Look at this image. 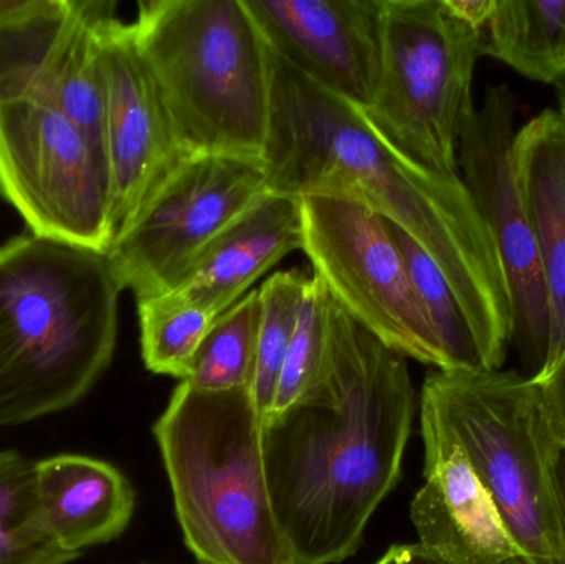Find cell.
I'll return each mask as SVG.
<instances>
[{
    "label": "cell",
    "mask_w": 565,
    "mask_h": 564,
    "mask_svg": "<svg viewBox=\"0 0 565 564\" xmlns=\"http://www.w3.org/2000/svg\"><path fill=\"white\" fill-rule=\"evenodd\" d=\"M262 159L274 194L352 199L420 245L501 370L511 347L510 291L493 237L460 175L418 164L361 108L319 88L275 53L274 108Z\"/></svg>",
    "instance_id": "cell-1"
},
{
    "label": "cell",
    "mask_w": 565,
    "mask_h": 564,
    "mask_svg": "<svg viewBox=\"0 0 565 564\" xmlns=\"http://www.w3.org/2000/svg\"><path fill=\"white\" fill-rule=\"evenodd\" d=\"M415 404L405 358L332 300L328 376L262 427L271 506L295 564L355 555L401 480Z\"/></svg>",
    "instance_id": "cell-2"
},
{
    "label": "cell",
    "mask_w": 565,
    "mask_h": 564,
    "mask_svg": "<svg viewBox=\"0 0 565 564\" xmlns=\"http://www.w3.org/2000/svg\"><path fill=\"white\" fill-rule=\"evenodd\" d=\"M122 290L105 252L33 234L0 245V429L85 400L111 364Z\"/></svg>",
    "instance_id": "cell-3"
},
{
    "label": "cell",
    "mask_w": 565,
    "mask_h": 564,
    "mask_svg": "<svg viewBox=\"0 0 565 564\" xmlns=\"http://www.w3.org/2000/svg\"><path fill=\"white\" fill-rule=\"evenodd\" d=\"M131 26L185 158H264L274 52L244 0H145Z\"/></svg>",
    "instance_id": "cell-4"
},
{
    "label": "cell",
    "mask_w": 565,
    "mask_h": 564,
    "mask_svg": "<svg viewBox=\"0 0 565 564\" xmlns=\"http://www.w3.org/2000/svg\"><path fill=\"white\" fill-rule=\"evenodd\" d=\"M250 390L179 383L152 427L185 545L201 564H295L265 476Z\"/></svg>",
    "instance_id": "cell-5"
},
{
    "label": "cell",
    "mask_w": 565,
    "mask_h": 564,
    "mask_svg": "<svg viewBox=\"0 0 565 564\" xmlns=\"http://www.w3.org/2000/svg\"><path fill=\"white\" fill-rule=\"evenodd\" d=\"M420 421L460 447L521 553L556 562V466L565 446L541 384L518 371H434L422 387Z\"/></svg>",
    "instance_id": "cell-6"
},
{
    "label": "cell",
    "mask_w": 565,
    "mask_h": 564,
    "mask_svg": "<svg viewBox=\"0 0 565 564\" xmlns=\"http://www.w3.org/2000/svg\"><path fill=\"white\" fill-rule=\"evenodd\" d=\"M481 45L483 32L455 19L444 0H382L379 86L362 111L418 164L460 175L458 142L475 108Z\"/></svg>",
    "instance_id": "cell-7"
},
{
    "label": "cell",
    "mask_w": 565,
    "mask_h": 564,
    "mask_svg": "<svg viewBox=\"0 0 565 564\" xmlns=\"http://www.w3.org/2000/svg\"><path fill=\"white\" fill-rule=\"evenodd\" d=\"M299 199L301 251L332 300L395 353L447 370L391 222L352 199Z\"/></svg>",
    "instance_id": "cell-8"
},
{
    "label": "cell",
    "mask_w": 565,
    "mask_h": 564,
    "mask_svg": "<svg viewBox=\"0 0 565 564\" xmlns=\"http://www.w3.org/2000/svg\"><path fill=\"white\" fill-rule=\"evenodd\" d=\"M0 195L36 237L105 254L111 247L105 151L49 103L0 102Z\"/></svg>",
    "instance_id": "cell-9"
},
{
    "label": "cell",
    "mask_w": 565,
    "mask_h": 564,
    "mask_svg": "<svg viewBox=\"0 0 565 564\" xmlns=\"http://www.w3.org/2000/svg\"><path fill=\"white\" fill-rule=\"evenodd\" d=\"M516 132V96L508 85L490 86L461 129L458 171L503 267L521 374L540 384L551 373L553 324L543 258L514 168Z\"/></svg>",
    "instance_id": "cell-10"
},
{
    "label": "cell",
    "mask_w": 565,
    "mask_h": 564,
    "mask_svg": "<svg viewBox=\"0 0 565 564\" xmlns=\"http://www.w3.org/2000/svg\"><path fill=\"white\" fill-rule=\"evenodd\" d=\"M267 192L264 159H184L106 252L119 284L136 301L169 294L195 257Z\"/></svg>",
    "instance_id": "cell-11"
},
{
    "label": "cell",
    "mask_w": 565,
    "mask_h": 564,
    "mask_svg": "<svg viewBox=\"0 0 565 564\" xmlns=\"http://www.w3.org/2000/svg\"><path fill=\"white\" fill-rule=\"evenodd\" d=\"M115 9L106 0H0V102L49 103L105 151L103 33Z\"/></svg>",
    "instance_id": "cell-12"
},
{
    "label": "cell",
    "mask_w": 565,
    "mask_h": 564,
    "mask_svg": "<svg viewBox=\"0 0 565 564\" xmlns=\"http://www.w3.org/2000/svg\"><path fill=\"white\" fill-rule=\"evenodd\" d=\"M103 142L111 191L113 242L185 158L131 23L111 17L103 33Z\"/></svg>",
    "instance_id": "cell-13"
},
{
    "label": "cell",
    "mask_w": 565,
    "mask_h": 564,
    "mask_svg": "<svg viewBox=\"0 0 565 564\" xmlns=\"http://www.w3.org/2000/svg\"><path fill=\"white\" fill-rule=\"evenodd\" d=\"M275 55L331 95L371 108L382 0H244Z\"/></svg>",
    "instance_id": "cell-14"
},
{
    "label": "cell",
    "mask_w": 565,
    "mask_h": 564,
    "mask_svg": "<svg viewBox=\"0 0 565 564\" xmlns=\"http://www.w3.org/2000/svg\"><path fill=\"white\" fill-rule=\"evenodd\" d=\"M425 483L411 515L420 545L447 564H501L523 555L460 447L422 424Z\"/></svg>",
    "instance_id": "cell-15"
},
{
    "label": "cell",
    "mask_w": 565,
    "mask_h": 564,
    "mask_svg": "<svg viewBox=\"0 0 565 564\" xmlns=\"http://www.w3.org/2000/svg\"><path fill=\"white\" fill-rule=\"evenodd\" d=\"M301 248V199L268 191L195 257L166 295L218 317L286 255Z\"/></svg>",
    "instance_id": "cell-16"
},
{
    "label": "cell",
    "mask_w": 565,
    "mask_h": 564,
    "mask_svg": "<svg viewBox=\"0 0 565 564\" xmlns=\"http://www.w3.org/2000/svg\"><path fill=\"white\" fill-rule=\"evenodd\" d=\"M36 487L46 526L72 555L119 539L135 515L128 477L96 457L56 454L36 460Z\"/></svg>",
    "instance_id": "cell-17"
},
{
    "label": "cell",
    "mask_w": 565,
    "mask_h": 564,
    "mask_svg": "<svg viewBox=\"0 0 565 564\" xmlns=\"http://www.w3.org/2000/svg\"><path fill=\"white\" fill-rule=\"evenodd\" d=\"M514 168L536 232L551 301V371L565 353V115L547 108L518 129ZM551 374V373H550Z\"/></svg>",
    "instance_id": "cell-18"
},
{
    "label": "cell",
    "mask_w": 565,
    "mask_h": 564,
    "mask_svg": "<svg viewBox=\"0 0 565 564\" xmlns=\"http://www.w3.org/2000/svg\"><path fill=\"white\" fill-rule=\"evenodd\" d=\"M481 53L556 86L565 78V0H498Z\"/></svg>",
    "instance_id": "cell-19"
},
{
    "label": "cell",
    "mask_w": 565,
    "mask_h": 564,
    "mask_svg": "<svg viewBox=\"0 0 565 564\" xmlns=\"http://www.w3.org/2000/svg\"><path fill=\"white\" fill-rule=\"evenodd\" d=\"M43 519L36 487V460L0 450V564H70Z\"/></svg>",
    "instance_id": "cell-20"
},
{
    "label": "cell",
    "mask_w": 565,
    "mask_h": 564,
    "mask_svg": "<svg viewBox=\"0 0 565 564\" xmlns=\"http://www.w3.org/2000/svg\"><path fill=\"white\" fill-rule=\"evenodd\" d=\"M391 227L407 258L412 280L444 351L445 373L494 371L463 305L440 268L405 232L394 224Z\"/></svg>",
    "instance_id": "cell-21"
},
{
    "label": "cell",
    "mask_w": 565,
    "mask_h": 564,
    "mask_svg": "<svg viewBox=\"0 0 565 564\" xmlns=\"http://www.w3.org/2000/svg\"><path fill=\"white\" fill-rule=\"evenodd\" d=\"M260 290L218 315L181 383L201 391L250 390L260 331Z\"/></svg>",
    "instance_id": "cell-22"
},
{
    "label": "cell",
    "mask_w": 565,
    "mask_h": 564,
    "mask_svg": "<svg viewBox=\"0 0 565 564\" xmlns=\"http://www.w3.org/2000/svg\"><path fill=\"white\" fill-rule=\"evenodd\" d=\"M309 277L301 268L277 272L260 290L262 315L257 364L250 393L262 419H267L277 396L278 381L295 337Z\"/></svg>",
    "instance_id": "cell-23"
},
{
    "label": "cell",
    "mask_w": 565,
    "mask_h": 564,
    "mask_svg": "<svg viewBox=\"0 0 565 564\" xmlns=\"http://www.w3.org/2000/svg\"><path fill=\"white\" fill-rule=\"evenodd\" d=\"M141 353L151 373L184 381L189 368L217 320L211 311L182 304L169 295L138 300Z\"/></svg>",
    "instance_id": "cell-24"
},
{
    "label": "cell",
    "mask_w": 565,
    "mask_h": 564,
    "mask_svg": "<svg viewBox=\"0 0 565 564\" xmlns=\"http://www.w3.org/2000/svg\"><path fill=\"white\" fill-rule=\"evenodd\" d=\"M331 301L321 278L312 274L268 416L291 406L328 376L331 364Z\"/></svg>",
    "instance_id": "cell-25"
},
{
    "label": "cell",
    "mask_w": 565,
    "mask_h": 564,
    "mask_svg": "<svg viewBox=\"0 0 565 564\" xmlns=\"http://www.w3.org/2000/svg\"><path fill=\"white\" fill-rule=\"evenodd\" d=\"M540 384L544 400H546L547 409L553 416L557 433H559L565 446V353L556 368L551 371L550 376Z\"/></svg>",
    "instance_id": "cell-26"
},
{
    "label": "cell",
    "mask_w": 565,
    "mask_h": 564,
    "mask_svg": "<svg viewBox=\"0 0 565 564\" xmlns=\"http://www.w3.org/2000/svg\"><path fill=\"white\" fill-rule=\"evenodd\" d=\"M497 2L498 0H444L445 7L455 19L480 32L487 29Z\"/></svg>",
    "instance_id": "cell-27"
},
{
    "label": "cell",
    "mask_w": 565,
    "mask_h": 564,
    "mask_svg": "<svg viewBox=\"0 0 565 564\" xmlns=\"http://www.w3.org/2000/svg\"><path fill=\"white\" fill-rule=\"evenodd\" d=\"M375 564H447L428 552L427 549L417 545H394Z\"/></svg>",
    "instance_id": "cell-28"
},
{
    "label": "cell",
    "mask_w": 565,
    "mask_h": 564,
    "mask_svg": "<svg viewBox=\"0 0 565 564\" xmlns=\"http://www.w3.org/2000/svg\"><path fill=\"white\" fill-rule=\"evenodd\" d=\"M557 506H559L561 522V555L553 564H565V449L556 466Z\"/></svg>",
    "instance_id": "cell-29"
},
{
    "label": "cell",
    "mask_w": 565,
    "mask_h": 564,
    "mask_svg": "<svg viewBox=\"0 0 565 564\" xmlns=\"http://www.w3.org/2000/svg\"><path fill=\"white\" fill-rule=\"evenodd\" d=\"M554 88H556V96H557V103H559V111H563L564 115H565V78L563 79V82L561 83H557L556 86H554Z\"/></svg>",
    "instance_id": "cell-30"
},
{
    "label": "cell",
    "mask_w": 565,
    "mask_h": 564,
    "mask_svg": "<svg viewBox=\"0 0 565 564\" xmlns=\"http://www.w3.org/2000/svg\"><path fill=\"white\" fill-rule=\"evenodd\" d=\"M501 564H536V563H534L533 560L527 558V556L518 555V556H514V558L508 560V562H504Z\"/></svg>",
    "instance_id": "cell-31"
},
{
    "label": "cell",
    "mask_w": 565,
    "mask_h": 564,
    "mask_svg": "<svg viewBox=\"0 0 565 564\" xmlns=\"http://www.w3.org/2000/svg\"><path fill=\"white\" fill-rule=\"evenodd\" d=\"M135 564H162V563H135Z\"/></svg>",
    "instance_id": "cell-32"
}]
</instances>
